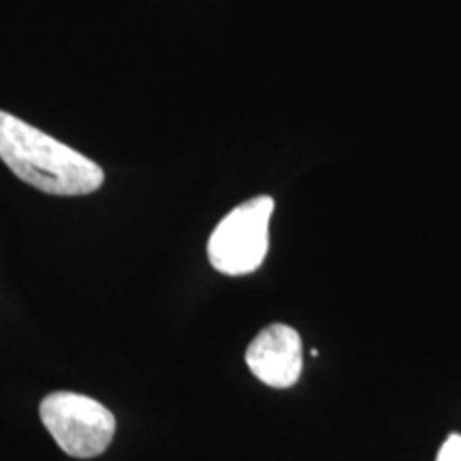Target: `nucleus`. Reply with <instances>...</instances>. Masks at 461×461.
Wrapping results in <instances>:
<instances>
[{
  "instance_id": "nucleus-1",
  "label": "nucleus",
  "mask_w": 461,
  "mask_h": 461,
  "mask_svg": "<svg viewBox=\"0 0 461 461\" xmlns=\"http://www.w3.org/2000/svg\"><path fill=\"white\" fill-rule=\"evenodd\" d=\"M0 160L20 180L58 197H82L105 182L95 160L7 112H0Z\"/></svg>"
},
{
  "instance_id": "nucleus-2",
  "label": "nucleus",
  "mask_w": 461,
  "mask_h": 461,
  "mask_svg": "<svg viewBox=\"0 0 461 461\" xmlns=\"http://www.w3.org/2000/svg\"><path fill=\"white\" fill-rule=\"evenodd\" d=\"M274 199L267 194L244 201L218 222L207 241V257L216 272L246 276L261 267L269 250Z\"/></svg>"
},
{
  "instance_id": "nucleus-3",
  "label": "nucleus",
  "mask_w": 461,
  "mask_h": 461,
  "mask_svg": "<svg viewBox=\"0 0 461 461\" xmlns=\"http://www.w3.org/2000/svg\"><path fill=\"white\" fill-rule=\"evenodd\" d=\"M45 429L67 455L90 459L105 453L115 434V417L92 397L56 391L39 406Z\"/></svg>"
},
{
  "instance_id": "nucleus-4",
  "label": "nucleus",
  "mask_w": 461,
  "mask_h": 461,
  "mask_svg": "<svg viewBox=\"0 0 461 461\" xmlns=\"http://www.w3.org/2000/svg\"><path fill=\"white\" fill-rule=\"evenodd\" d=\"M250 372L263 384L274 389H288L302 376V338L285 322L265 327L246 350Z\"/></svg>"
},
{
  "instance_id": "nucleus-5",
  "label": "nucleus",
  "mask_w": 461,
  "mask_h": 461,
  "mask_svg": "<svg viewBox=\"0 0 461 461\" xmlns=\"http://www.w3.org/2000/svg\"><path fill=\"white\" fill-rule=\"evenodd\" d=\"M436 461H461V434H451L447 438Z\"/></svg>"
}]
</instances>
